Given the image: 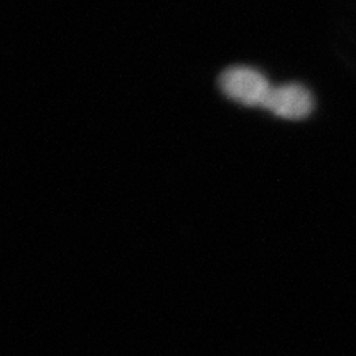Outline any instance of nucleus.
<instances>
[{
    "mask_svg": "<svg viewBox=\"0 0 356 356\" xmlns=\"http://www.w3.org/2000/svg\"><path fill=\"white\" fill-rule=\"evenodd\" d=\"M221 92L229 99L244 106H261L269 96L270 83L264 74L251 66H231L220 74L218 79Z\"/></svg>",
    "mask_w": 356,
    "mask_h": 356,
    "instance_id": "f257e3e1",
    "label": "nucleus"
},
{
    "mask_svg": "<svg viewBox=\"0 0 356 356\" xmlns=\"http://www.w3.org/2000/svg\"><path fill=\"white\" fill-rule=\"evenodd\" d=\"M264 108L282 119H304L312 114L315 101L305 86L297 83L273 86L264 102Z\"/></svg>",
    "mask_w": 356,
    "mask_h": 356,
    "instance_id": "f03ea898",
    "label": "nucleus"
}]
</instances>
